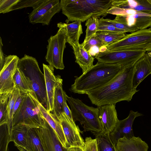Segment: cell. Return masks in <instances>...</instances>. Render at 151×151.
Masks as SVG:
<instances>
[{
    "instance_id": "1",
    "label": "cell",
    "mask_w": 151,
    "mask_h": 151,
    "mask_svg": "<svg viewBox=\"0 0 151 151\" xmlns=\"http://www.w3.org/2000/svg\"><path fill=\"white\" fill-rule=\"evenodd\" d=\"M134 65L123 68L109 82L87 93L93 104L97 106L116 105L122 101H130L138 91L133 86Z\"/></svg>"
},
{
    "instance_id": "2",
    "label": "cell",
    "mask_w": 151,
    "mask_h": 151,
    "mask_svg": "<svg viewBox=\"0 0 151 151\" xmlns=\"http://www.w3.org/2000/svg\"><path fill=\"white\" fill-rule=\"evenodd\" d=\"M125 67L118 64L97 62L79 77L75 76L70 91L74 93L87 94L108 83Z\"/></svg>"
},
{
    "instance_id": "3",
    "label": "cell",
    "mask_w": 151,
    "mask_h": 151,
    "mask_svg": "<svg viewBox=\"0 0 151 151\" xmlns=\"http://www.w3.org/2000/svg\"><path fill=\"white\" fill-rule=\"evenodd\" d=\"M114 0H61L60 6L62 13L70 22H83L91 17H104L112 6Z\"/></svg>"
},
{
    "instance_id": "4",
    "label": "cell",
    "mask_w": 151,
    "mask_h": 151,
    "mask_svg": "<svg viewBox=\"0 0 151 151\" xmlns=\"http://www.w3.org/2000/svg\"><path fill=\"white\" fill-rule=\"evenodd\" d=\"M37 100L34 91L26 94L14 115L13 127L21 124L31 128L45 127L47 121L40 110Z\"/></svg>"
},
{
    "instance_id": "5",
    "label": "cell",
    "mask_w": 151,
    "mask_h": 151,
    "mask_svg": "<svg viewBox=\"0 0 151 151\" xmlns=\"http://www.w3.org/2000/svg\"><path fill=\"white\" fill-rule=\"evenodd\" d=\"M18 68L30 81L32 89L41 104L47 110L48 102L44 74L35 58L26 54L19 59Z\"/></svg>"
},
{
    "instance_id": "6",
    "label": "cell",
    "mask_w": 151,
    "mask_h": 151,
    "mask_svg": "<svg viewBox=\"0 0 151 151\" xmlns=\"http://www.w3.org/2000/svg\"><path fill=\"white\" fill-rule=\"evenodd\" d=\"M66 97L75 122L79 121L85 131H90L95 135L102 131L98 107L88 106L79 99L67 95Z\"/></svg>"
},
{
    "instance_id": "7",
    "label": "cell",
    "mask_w": 151,
    "mask_h": 151,
    "mask_svg": "<svg viewBox=\"0 0 151 151\" xmlns=\"http://www.w3.org/2000/svg\"><path fill=\"white\" fill-rule=\"evenodd\" d=\"M104 50V51L129 50L150 52L151 30L149 28L146 29L126 35L121 40L105 46Z\"/></svg>"
},
{
    "instance_id": "8",
    "label": "cell",
    "mask_w": 151,
    "mask_h": 151,
    "mask_svg": "<svg viewBox=\"0 0 151 151\" xmlns=\"http://www.w3.org/2000/svg\"><path fill=\"white\" fill-rule=\"evenodd\" d=\"M47 52L45 56L46 61L53 70L55 68L63 70L65 66L63 54L67 42L66 32L62 27L59 28L57 33L51 36L48 40Z\"/></svg>"
},
{
    "instance_id": "9",
    "label": "cell",
    "mask_w": 151,
    "mask_h": 151,
    "mask_svg": "<svg viewBox=\"0 0 151 151\" xmlns=\"http://www.w3.org/2000/svg\"><path fill=\"white\" fill-rule=\"evenodd\" d=\"M146 51L142 50H122L100 52L95 57L99 63L118 64L125 67L134 65L143 57Z\"/></svg>"
},
{
    "instance_id": "10",
    "label": "cell",
    "mask_w": 151,
    "mask_h": 151,
    "mask_svg": "<svg viewBox=\"0 0 151 151\" xmlns=\"http://www.w3.org/2000/svg\"><path fill=\"white\" fill-rule=\"evenodd\" d=\"M60 2L59 0H43L29 14V22L49 25L53 16L61 10Z\"/></svg>"
},
{
    "instance_id": "11",
    "label": "cell",
    "mask_w": 151,
    "mask_h": 151,
    "mask_svg": "<svg viewBox=\"0 0 151 151\" xmlns=\"http://www.w3.org/2000/svg\"><path fill=\"white\" fill-rule=\"evenodd\" d=\"M19 59L14 55L5 57L4 65L0 70V94H10L14 89L13 78Z\"/></svg>"
},
{
    "instance_id": "12",
    "label": "cell",
    "mask_w": 151,
    "mask_h": 151,
    "mask_svg": "<svg viewBox=\"0 0 151 151\" xmlns=\"http://www.w3.org/2000/svg\"><path fill=\"white\" fill-rule=\"evenodd\" d=\"M142 114L137 111H130L128 116L122 120H119L114 130L109 134L113 143L116 145L118 139L125 137L130 139L134 136L132 130V125L135 119Z\"/></svg>"
},
{
    "instance_id": "13",
    "label": "cell",
    "mask_w": 151,
    "mask_h": 151,
    "mask_svg": "<svg viewBox=\"0 0 151 151\" xmlns=\"http://www.w3.org/2000/svg\"><path fill=\"white\" fill-rule=\"evenodd\" d=\"M62 126L66 141V147H78L83 149L84 141L80 134V130L75 129L63 112L58 117Z\"/></svg>"
},
{
    "instance_id": "14",
    "label": "cell",
    "mask_w": 151,
    "mask_h": 151,
    "mask_svg": "<svg viewBox=\"0 0 151 151\" xmlns=\"http://www.w3.org/2000/svg\"><path fill=\"white\" fill-rule=\"evenodd\" d=\"M99 118L103 133L110 134L114 129L119 121L114 104L97 106Z\"/></svg>"
},
{
    "instance_id": "15",
    "label": "cell",
    "mask_w": 151,
    "mask_h": 151,
    "mask_svg": "<svg viewBox=\"0 0 151 151\" xmlns=\"http://www.w3.org/2000/svg\"><path fill=\"white\" fill-rule=\"evenodd\" d=\"M39 135L45 151H68L53 129L46 122L44 127L38 128Z\"/></svg>"
},
{
    "instance_id": "16",
    "label": "cell",
    "mask_w": 151,
    "mask_h": 151,
    "mask_svg": "<svg viewBox=\"0 0 151 151\" xmlns=\"http://www.w3.org/2000/svg\"><path fill=\"white\" fill-rule=\"evenodd\" d=\"M114 21L139 30L151 26V14L138 12L126 15H116Z\"/></svg>"
},
{
    "instance_id": "17",
    "label": "cell",
    "mask_w": 151,
    "mask_h": 151,
    "mask_svg": "<svg viewBox=\"0 0 151 151\" xmlns=\"http://www.w3.org/2000/svg\"><path fill=\"white\" fill-rule=\"evenodd\" d=\"M46 89L48 102L47 111L52 112L53 109V100L55 86L58 83L60 76H55L54 70L49 65L43 64Z\"/></svg>"
},
{
    "instance_id": "18",
    "label": "cell",
    "mask_w": 151,
    "mask_h": 151,
    "mask_svg": "<svg viewBox=\"0 0 151 151\" xmlns=\"http://www.w3.org/2000/svg\"><path fill=\"white\" fill-rule=\"evenodd\" d=\"M57 27L64 28L66 30L67 42L71 45L73 49L79 46V39L83 33L81 22L76 21L70 24L60 22Z\"/></svg>"
},
{
    "instance_id": "19",
    "label": "cell",
    "mask_w": 151,
    "mask_h": 151,
    "mask_svg": "<svg viewBox=\"0 0 151 151\" xmlns=\"http://www.w3.org/2000/svg\"><path fill=\"white\" fill-rule=\"evenodd\" d=\"M116 148L117 151H147L149 147L139 137L134 136L130 139L123 137L119 139Z\"/></svg>"
},
{
    "instance_id": "20",
    "label": "cell",
    "mask_w": 151,
    "mask_h": 151,
    "mask_svg": "<svg viewBox=\"0 0 151 151\" xmlns=\"http://www.w3.org/2000/svg\"><path fill=\"white\" fill-rule=\"evenodd\" d=\"M37 102L40 110L44 117L55 132L62 145L66 147V141L59 119L52 113L49 112L41 104L38 99Z\"/></svg>"
},
{
    "instance_id": "21",
    "label": "cell",
    "mask_w": 151,
    "mask_h": 151,
    "mask_svg": "<svg viewBox=\"0 0 151 151\" xmlns=\"http://www.w3.org/2000/svg\"><path fill=\"white\" fill-rule=\"evenodd\" d=\"M134 66L135 71L132 83L133 87L137 88L140 83L151 74V65L145 55L136 63Z\"/></svg>"
},
{
    "instance_id": "22",
    "label": "cell",
    "mask_w": 151,
    "mask_h": 151,
    "mask_svg": "<svg viewBox=\"0 0 151 151\" xmlns=\"http://www.w3.org/2000/svg\"><path fill=\"white\" fill-rule=\"evenodd\" d=\"M73 50L76 58V62L82 69L83 73H85L93 65L95 58L84 48L81 44Z\"/></svg>"
},
{
    "instance_id": "23",
    "label": "cell",
    "mask_w": 151,
    "mask_h": 151,
    "mask_svg": "<svg viewBox=\"0 0 151 151\" xmlns=\"http://www.w3.org/2000/svg\"><path fill=\"white\" fill-rule=\"evenodd\" d=\"M63 80L60 77L55 91L53 109L52 113L57 118L61 113L63 112V103L64 101L67 99V94L63 89Z\"/></svg>"
},
{
    "instance_id": "24",
    "label": "cell",
    "mask_w": 151,
    "mask_h": 151,
    "mask_svg": "<svg viewBox=\"0 0 151 151\" xmlns=\"http://www.w3.org/2000/svg\"><path fill=\"white\" fill-rule=\"evenodd\" d=\"M30 128L21 124L14 126L10 135V142H13L17 147H21L25 149L26 146L27 134Z\"/></svg>"
},
{
    "instance_id": "25",
    "label": "cell",
    "mask_w": 151,
    "mask_h": 151,
    "mask_svg": "<svg viewBox=\"0 0 151 151\" xmlns=\"http://www.w3.org/2000/svg\"><path fill=\"white\" fill-rule=\"evenodd\" d=\"M38 128H31L28 130L26 136L27 151H45L38 134Z\"/></svg>"
},
{
    "instance_id": "26",
    "label": "cell",
    "mask_w": 151,
    "mask_h": 151,
    "mask_svg": "<svg viewBox=\"0 0 151 151\" xmlns=\"http://www.w3.org/2000/svg\"><path fill=\"white\" fill-rule=\"evenodd\" d=\"M13 80L14 88L19 89L21 92L28 93L34 91L30 81L18 68L14 74Z\"/></svg>"
},
{
    "instance_id": "27",
    "label": "cell",
    "mask_w": 151,
    "mask_h": 151,
    "mask_svg": "<svg viewBox=\"0 0 151 151\" xmlns=\"http://www.w3.org/2000/svg\"><path fill=\"white\" fill-rule=\"evenodd\" d=\"M98 151H117L116 145L112 142L109 134L100 132L95 135Z\"/></svg>"
},
{
    "instance_id": "28",
    "label": "cell",
    "mask_w": 151,
    "mask_h": 151,
    "mask_svg": "<svg viewBox=\"0 0 151 151\" xmlns=\"http://www.w3.org/2000/svg\"><path fill=\"white\" fill-rule=\"evenodd\" d=\"M126 34L111 32L99 31L96 35L107 46L117 42L124 37Z\"/></svg>"
},
{
    "instance_id": "29",
    "label": "cell",
    "mask_w": 151,
    "mask_h": 151,
    "mask_svg": "<svg viewBox=\"0 0 151 151\" xmlns=\"http://www.w3.org/2000/svg\"><path fill=\"white\" fill-rule=\"evenodd\" d=\"M21 93V92L19 89L14 88L12 92L9 94L8 106L9 120L7 124L10 135L13 128V113L14 107L16 102Z\"/></svg>"
},
{
    "instance_id": "30",
    "label": "cell",
    "mask_w": 151,
    "mask_h": 151,
    "mask_svg": "<svg viewBox=\"0 0 151 151\" xmlns=\"http://www.w3.org/2000/svg\"><path fill=\"white\" fill-rule=\"evenodd\" d=\"M9 94H0V125L7 124L9 122L8 106Z\"/></svg>"
},
{
    "instance_id": "31",
    "label": "cell",
    "mask_w": 151,
    "mask_h": 151,
    "mask_svg": "<svg viewBox=\"0 0 151 151\" xmlns=\"http://www.w3.org/2000/svg\"><path fill=\"white\" fill-rule=\"evenodd\" d=\"M99 19L97 17H91L86 20L85 25L87 27L86 35L83 42L88 41L95 35L98 31Z\"/></svg>"
},
{
    "instance_id": "32",
    "label": "cell",
    "mask_w": 151,
    "mask_h": 151,
    "mask_svg": "<svg viewBox=\"0 0 151 151\" xmlns=\"http://www.w3.org/2000/svg\"><path fill=\"white\" fill-rule=\"evenodd\" d=\"M9 134L7 124L0 125V151H8Z\"/></svg>"
},
{
    "instance_id": "33",
    "label": "cell",
    "mask_w": 151,
    "mask_h": 151,
    "mask_svg": "<svg viewBox=\"0 0 151 151\" xmlns=\"http://www.w3.org/2000/svg\"><path fill=\"white\" fill-rule=\"evenodd\" d=\"M107 31L126 34L124 30L119 29L111 24L108 19H104L102 17L99 19V23L98 31Z\"/></svg>"
},
{
    "instance_id": "34",
    "label": "cell",
    "mask_w": 151,
    "mask_h": 151,
    "mask_svg": "<svg viewBox=\"0 0 151 151\" xmlns=\"http://www.w3.org/2000/svg\"><path fill=\"white\" fill-rule=\"evenodd\" d=\"M43 1V0H19L18 2L11 8L9 12L29 7H32L34 9Z\"/></svg>"
},
{
    "instance_id": "35",
    "label": "cell",
    "mask_w": 151,
    "mask_h": 151,
    "mask_svg": "<svg viewBox=\"0 0 151 151\" xmlns=\"http://www.w3.org/2000/svg\"><path fill=\"white\" fill-rule=\"evenodd\" d=\"M137 5L132 9L151 14V0H136Z\"/></svg>"
},
{
    "instance_id": "36",
    "label": "cell",
    "mask_w": 151,
    "mask_h": 151,
    "mask_svg": "<svg viewBox=\"0 0 151 151\" xmlns=\"http://www.w3.org/2000/svg\"><path fill=\"white\" fill-rule=\"evenodd\" d=\"M139 12L131 9H126L117 7L111 6L107 11L109 14L116 15H126L135 14Z\"/></svg>"
},
{
    "instance_id": "37",
    "label": "cell",
    "mask_w": 151,
    "mask_h": 151,
    "mask_svg": "<svg viewBox=\"0 0 151 151\" xmlns=\"http://www.w3.org/2000/svg\"><path fill=\"white\" fill-rule=\"evenodd\" d=\"M84 48L88 52L90 49L94 46H98L101 48L104 46L101 41L97 37L96 35L88 41L81 44Z\"/></svg>"
},
{
    "instance_id": "38",
    "label": "cell",
    "mask_w": 151,
    "mask_h": 151,
    "mask_svg": "<svg viewBox=\"0 0 151 151\" xmlns=\"http://www.w3.org/2000/svg\"><path fill=\"white\" fill-rule=\"evenodd\" d=\"M19 0H0V13L4 14L9 12L11 8Z\"/></svg>"
},
{
    "instance_id": "39",
    "label": "cell",
    "mask_w": 151,
    "mask_h": 151,
    "mask_svg": "<svg viewBox=\"0 0 151 151\" xmlns=\"http://www.w3.org/2000/svg\"><path fill=\"white\" fill-rule=\"evenodd\" d=\"M83 149L84 151H98L96 139L90 137H86Z\"/></svg>"
},
{
    "instance_id": "40",
    "label": "cell",
    "mask_w": 151,
    "mask_h": 151,
    "mask_svg": "<svg viewBox=\"0 0 151 151\" xmlns=\"http://www.w3.org/2000/svg\"><path fill=\"white\" fill-rule=\"evenodd\" d=\"M67 99L65 100L63 103V112L65 113L68 117L72 126L76 129L80 130L78 126L76 125L75 122L73 119L71 109H70L67 104Z\"/></svg>"
},
{
    "instance_id": "41",
    "label": "cell",
    "mask_w": 151,
    "mask_h": 151,
    "mask_svg": "<svg viewBox=\"0 0 151 151\" xmlns=\"http://www.w3.org/2000/svg\"><path fill=\"white\" fill-rule=\"evenodd\" d=\"M27 93L25 92H21L20 95L17 98L14 105L13 113V116L18 109L23 99Z\"/></svg>"
},
{
    "instance_id": "42",
    "label": "cell",
    "mask_w": 151,
    "mask_h": 151,
    "mask_svg": "<svg viewBox=\"0 0 151 151\" xmlns=\"http://www.w3.org/2000/svg\"><path fill=\"white\" fill-rule=\"evenodd\" d=\"M0 70L2 69L4 62L5 58L4 55L2 50L3 43L1 37H0Z\"/></svg>"
},
{
    "instance_id": "43",
    "label": "cell",
    "mask_w": 151,
    "mask_h": 151,
    "mask_svg": "<svg viewBox=\"0 0 151 151\" xmlns=\"http://www.w3.org/2000/svg\"><path fill=\"white\" fill-rule=\"evenodd\" d=\"M67 149L68 151H84L83 148L78 147H71Z\"/></svg>"
},
{
    "instance_id": "44",
    "label": "cell",
    "mask_w": 151,
    "mask_h": 151,
    "mask_svg": "<svg viewBox=\"0 0 151 151\" xmlns=\"http://www.w3.org/2000/svg\"><path fill=\"white\" fill-rule=\"evenodd\" d=\"M145 55L151 65V51L146 52Z\"/></svg>"
},
{
    "instance_id": "45",
    "label": "cell",
    "mask_w": 151,
    "mask_h": 151,
    "mask_svg": "<svg viewBox=\"0 0 151 151\" xmlns=\"http://www.w3.org/2000/svg\"><path fill=\"white\" fill-rule=\"evenodd\" d=\"M17 149L19 150V151H27L24 148L21 147H17Z\"/></svg>"
},
{
    "instance_id": "46",
    "label": "cell",
    "mask_w": 151,
    "mask_h": 151,
    "mask_svg": "<svg viewBox=\"0 0 151 151\" xmlns=\"http://www.w3.org/2000/svg\"><path fill=\"white\" fill-rule=\"evenodd\" d=\"M149 29H150V30H151V26L150 27V28H149Z\"/></svg>"
}]
</instances>
